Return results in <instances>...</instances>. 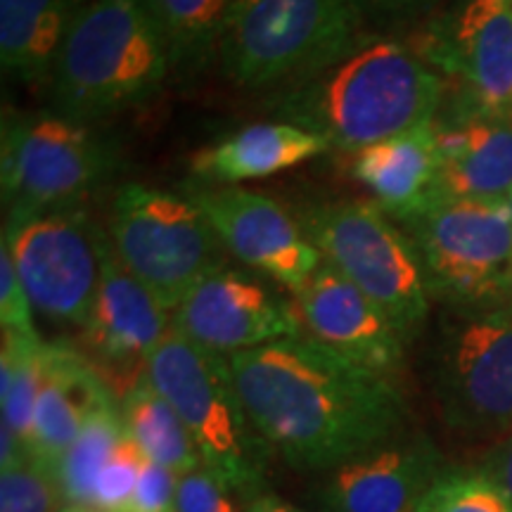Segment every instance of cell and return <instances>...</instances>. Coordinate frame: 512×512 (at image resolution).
I'll return each mask as SVG.
<instances>
[{
    "label": "cell",
    "instance_id": "6da1fadb",
    "mask_svg": "<svg viewBox=\"0 0 512 512\" xmlns=\"http://www.w3.org/2000/svg\"><path fill=\"white\" fill-rule=\"evenodd\" d=\"M228 363L256 432L294 470L330 472L406 434L411 413L396 377L311 337L240 351Z\"/></svg>",
    "mask_w": 512,
    "mask_h": 512
},
{
    "label": "cell",
    "instance_id": "8fae6325",
    "mask_svg": "<svg viewBox=\"0 0 512 512\" xmlns=\"http://www.w3.org/2000/svg\"><path fill=\"white\" fill-rule=\"evenodd\" d=\"M3 240L36 313L83 328L100 285L110 235L83 207L5 219Z\"/></svg>",
    "mask_w": 512,
    "mask_h": 512
},
{
    "label": "cell",
    "instance_id": "f35d334b",
    "mask_svg": "<svg viewBox=\"0 0 512 512\" xmlns=\"http://www.w3.org/2000/svg\"><path fill=\"white\" fill-rule=\"evenodd\" d=\"M503 3H510L512 5V0H503Z\"/></svg>",
    "mask_w": 512,
    "mask_h": 512
},
{
    "label": "cell",
    "instance_id": "d4e9b609",
    "mask_svg": "<svg viewBox=\"0 0 512 512\" xmlns=\"http://www.w3.org/2000/svg\"><path fill=\"white\" fill-rule=\"evenodd\" d=\"M124 439L126 430L119 399L110 394L93 408L81 434L57 465L55 475L67 508L69 505L95 508V484H98L100 472L105 470Z\"/></svg>",
    "mask_w": 512,
    "mask_h": 512
},
{
    "label": "cell",
    "instance_id": "484cf974",
    "mask_svg": "<svg viewBox=\"0 0 512 512\" xmlns=\"http://www.w3.org/2000/svg\"><path fill=\"white\" fill-rule=\"evenodd\" d=\"M41 337H24L15 332H3V351H0V406L3 422L0 427L10 430L22 441L29 453L31 425L41 387Z\"/></svg>",
    "mask_w": 512,
    "mask_h": 512
},
{
    "label": "cell",
    "instance_id": "d6986e66",
    "mask_svg": "<svg viewBox=\"0 0 512 512\" xmlns=\"http://www.w3.org/2000/svg\"><path fill=\"white\" fill-rule=\"evenodd\" d=\"M110 394L114 392L79 347L67 342L43 344L41 387L31 425L29 458L55 475L57 465L81 434L88 415Z\"/></svg>",
    "mask_w": 512,
    "mask_h": 512
},
{
    "label": "cell",
    "instance_id": "d590c367",
    "mask_svg": "<svg viewBox=\"0 0 512 512\" xmlns=\"http://www.w3.org/2000/svg\"><path fill=\"white\" fill-rule=\"evenodd\" d=\"M505 302L512 304V259L508 266V275H505Z\"/></svg>",
    "mask_w": 512,
    "mask_h": 512
},
{
    "label": "cell",
    "instance_id": "ffe728a7",
    "mask_svg": "<svg viewBox=\"0 0 512 512\" xmlns=\"http://www.w3.org/2000/svg\"><path fill=\"white\" fill-rule=\"evenodd\" d=\"M351 174L370 190L377 207L399 223L422 214L441 202L432 124L356 152Z\"/></svg>",
    "mask_w": 512,
    "mask_h": 512
},
{
    "label": "cell",
    "instance_id": "5b68a950",
    "mask_svg": "<svg viewBox=\"0 0 512 512\" xmlns=\"http://www.w3.org/2000/svg\"><path fill=\"white\" fill-rule=\"evenodd\" d=\"M145 375L188 427L209 472L245 501L264 491L271 448L242 406L228 356L200 347L171 325Z\"/></svg>",
    "mask_w": 512,
    "mask_h": 512
},
{
    "label": "cell",
    "instance_id": "5bb4252c",
    "mask_svg": "<svg viewBox=\"0 0 512 512\" xmlns=\"http://www.w3.org/2000/svg\"><path fill=\"white\" fill-rule=\"evenodd\" d=\"M169 330L171 311L121 264L112 240L107 242L100 285L91 316L81 328L79 351L117 399L145 375L152 351Z\"/></svg>",
    "mask_w": 512,
    "mask_h": 512
},
{
    "label": "cell",
    "instance_id": "cb8c5ba5",
    "mask_svg": "<svg viewBox=\"0 0 512 512\" xmlns=\"http://www.w3.org/2000/svg\"><path fill=\"white\" fill-rule=\"evenodd\" d=\"M233 0H147L171 48L178 79H197L219 62V43Z\"/></svg>",
    "mask_w": 512,
    "mask_h": 512
},
{
    "label": "cell",
    "instance_id": "44dd1931",
    "mask_svg": "<svg viewBox=\"0 0 512 512\" xmlns=\"http://www.w3.org/2000/svg\"><path fill=\"white\" fill-rule=\"evenodd\" d=\"M328 150L330 145L306 128L287 121H268L197 150L190 159V171L204 185H235L294 169Z\"/></svg>",
    "mask_w": 512,
    "mask_h": 512
},
{
    "label": "cell",
    "instance_id": "74e56055",
    "mask_svg": "<svg viewBox=\"0 0 512 512\" xmlns=\"http://www.w3.org/2000/svg\"><path fill=\"white\" fill-rule=\"evenodd\" d=\"M505 207H508L510 216H512V192H510V197H508V200H505Z\"/></svg>",
    "mask_w": 512,
    "mask_h": 512
},
{
    "label": "cell",
    "instance_id": "9c48e42d",
    "mask_svg": "<svg viewBox=\"0 0 512 512\" xmlns=\"http://www.w3.org/2000/svg\"><path fill=\"white\" fill-rule=\"evenodd\" d=\"M110 240L121 264L169 311L228 254L190 197L140 183L114 192Z\"/></svg>",
    "mask_w": 512,
    "mask_h": 512
},
{
    "label": "cell",
    "instance_id": "8d00e7d4",
    "mask_svg": "<svg viewBox=\"0 0 512 512\" xmlns=\"http://www.w3.org/2000/svg\"><path fill=\"white\" fill-rule=\"evenodd\" d=\"M62 512H105V510H98V508H88V505H69V508H64Z\"/></svg>",
    "mask_w": 512,
    "mask_h": 512
},
{
    "label": "cell",
    "instance_id": "ac0fdd59",
    "mask_svg": "<svg viewBox=\"0 0 512 512\" xmlns=\"http://www.w3.org/2000/svg\"><path fill=\"white\" fill-rule=\"evenodd\" d=\"M441 200L503 204L512 192V114L441 105L432 121Z\"/></svg>",
    "mask_w": 512,
    "mask_h": 512
},
{
    "label": "cell",
    "instance_id": "d6a6232c",
    "mask_svg": "<svg viewBox=\"0 0 512 512\" xmlns=\"http://www.w3.org/2000/svg\"><path fill=\"white\" fill-rule=\"evenodd\" d=\"M482 472L491 479V482L501 486L505 496L512 501V434L510 437H505L501 444L491 451V456L484 463Z\"/></svg>",
    "mask_w": 512,
    "mask_h": 512
},
{
    "label": "cell",
    "instance_id": "83f0119b",
    "mask_svg": "<svg viewBox=\"0 0 512 512\" xmlns=\"http://www.w3.org/2000/svg\"><path fill=\"white\" fill-rule=\"evenodd\" d=\"M64 496L53 472L34 458L0 472V512H62Z\"/></svg>",
    "mask_w": 512,
    "mask_h": 512
},
{
    "label": "cell",
    "instance_id": "f1b7e54d",
    "mask_svg": "<svg viewBox=\"0 0 512 512\" xmlns=\"http://www.w3.org/2000/svg\"><path fill=\"white\" fill-rule=\"evenodd\" d=\"M145 460L143 451L126 434L110 463L100 472L98 484H95V508L105 512H124L131 503L133 491H136Z\"/></svg>",
    "mask_w": 512,
    "mask_h": 512
},
{
    "label": "cell",
    "instance_id": "9a60e30c",
    "mask_svg": "<svg viewBox=\"0 0 512 512\" xmlns=\"http://www.w3.org/2000/svg\"><path fill=\"white\" fill-rule=\"evenodd\" d=\"M188 197L240 264L297 294L323 264L302 223L264 192L223 185L190 188Z\"/></svg>",
    "mask_w": 512,
    "mask_h": 512
},
{
    "label": "cell",
    "instance_id": "1f68e13d",
    "mask_svg": "<svg viewBox=\"0 0 512 512\" xmlns=\"http://www.w3.org/2000/svg\"><path fill=\"white\" fill-rule=\"evenodd\" d=\"M178 475L169 467L145 460L138 486L124 512H176Z\"/></svg>",
    "mask_w": 512,
    "mask_h": 512
},
{
    "label": "cell",
    "instance_id": "e0dca14e",
    "mask_svg": "<svg viewBox=\"0 0 512 512\" xmlns=\"http://www.w3.org/2000/svg\"><path fill=\"white\" fill-rule=\"evenodd\" d=\"M441 456L427 437H403L325 472V512H415L441 477Z\"/></svg>",
    "mask_w": 512,
    "mask_h": 512
},
{
    "label": "cell",
    "instance_id": "7a4b0ae2",
    "mask_svg": "<svg viewBox=\"0 0 512 512\" xmlns=\"http://www.w3.org/2000/svg\"><path fill=\"white\" fill-rule=\"evenodd\" d=\"M444 98V76L413 48L389 38H363L342 60L285 86L268 102V112L356 155L432 124Z\"/></svg>",
    "mask_w": 512,
    "mask_h": 512
},
{
    "label": "cell",
    "instance_id": "f546056e",
    "mask_svg": "<svg viewBox=\"0 0 512 512\" xmlns=\"http://www.w3.org/2000/svg\"><path fill=\"white\" fill-rule=\"evenodd\" d=\"M176 512H247L238 505V494L214 472L200 465L178 477Z\"/></svg>",
    "mask_w": 512,
    "mask_h": 512
},
{
    "label": "cell",
    "instance_id": "4dcf8cb0",
    "mask_svg": "<svg viewBox=\"0 0 512 512\" xmlns=\"http://www.w3.org/2000/svg\"><path fill=\"white\" fill-rule=\"evenodd\" d=\"M0 325L3 332L24 337H41L34 323V306L29 302L19 271L12 259L8 242H0Z\"/></svg>",
    "mask_w": 512,
    "mask_h": 512
},
{
    "label": "cell",
    "instance_id": "e575fe53",
    "mask_svg": "<svg viewBox=\"0 0 512 512\" xmlns=\"http://www.w3.org/2000/svg\"><path fill=\"white\" fill-rule=\"evenodd\" d=\"M418 3V0H361V5L366 8H387V10H396V8H406V5Z\"/></svg>",
    "mask_w": 512,
    "mask_h": 512
},
{
    "label": "cell",
    "instance_id": "8992f818",
    "mask_svg": "<svg viewBox=\"0 0 512 512\" xmlns=\"http://www.w3.org/2000/svg\"><path fill=\"white\" fill-rule=\"evenodd\" d=\"M439 418L460 437L512 430V304L448 306L430 349Z\"/></svg>",
    "mask_w": 512,
    "mask_h": 512
},
{
    "label": "cell",
    "instance_id": "836d02e7",
    "mask_svg": "<svg viewBox=\"0 0 512 512\" xmlns=\"http://www.w3.org/2000/svg\"><path fill=\"white\" fill-rule=\"evenodd\" d=\"M245 510L247 512H304L294 503L285 501L283 496L271 494V491H266V489L259 491V494H254L252 498H247Z\"/></svg>",
    "mask_w": 512,
    "mask_h": 512
},
{
    "label": "cell",
    "instance_id": "30bf717a",
    "mask_svg": "<svg viewBox=\"0 0 512 512\" xmlns=\"http://www.w3.org/2000/svg\"><path fill=\"white\" fill-rule=\"evenodd\" d=\"M401 228L418 252L432 297L448 306L505 302L512 259V216L505 202L441 200Z\"/></svg>",
    "mask_w": 512,
    "mask_h": 512
},
{
    "label": "cell",
    "instance_id": "52a82bcc",
    "mask_svg": "<svg viewBox=\"0 0 512 512\" xmlns=\"http://www.w3.org/2000/svg\"><path fill=\"white\" fill-rule=\"evenodd\" d=\"M389 219L366 200L311 204L299 214L323 261L368 294L411 344L430 316L432 294L411 238Z\"/></svg>",
    "mask_w": 512,
    "mask_h": 512
},
{
    "label": "cell",
    "instance_id": "7c38bea8",
    "mask_svg": "<svg viewBox=\"0 0 512 512\" xmlns=\"http://www.w3.org/2000/svg\"><path fill=\"white\" fill-rule=\"evenodd\" d=\"M415 55L456 88L451 105L512 114V5L465 0L434 19L415 41Z\"/></svg>",
    "mask_w": 512,
    "mask_h": 512
},
{
    "label": "cell",
    "instance_id": "4fadbf2b",
    "mask_svg": "<svg viewBox=\"0 0 512 512\" xmlns=\"http://www.w3.org/2000/svg\"><path fill=\"white\" fill-rule=\"evenodd\" d=\"M171 325L200 347L233 356L304 337L297 306L256 275L223 264L185 294Z\"/></svg>",
    "mask_w": 512,
    "mask_h": 512
},
{
    "label": "cell",
    "instance_id": "2e32d148",
    "mask_svg": "<svg viewBox=\"0 0 512 512\" xmlns=\"http://www.w3.org/2000/svg\"><path fill=\"white\" fill-rule=\"evenodd\" d=\"M304 337L377 373L396 377L406 358V337L392 318L335 266L323 261L294 294Z\"/></svg>",
    "mask_w": 512,
    "mask_h": 512
},
{
    "label": "cell",
    "instance_id": "7402d4cb",
    "mask_svg": "<svg viewBox=\"0 0 512 512\" xmlns=\"http://www.w3.org/2000/svg\"><path fill=\"white\" fill-rule=\"evenodd\" d=\"M86 0H0V62L27 83L53 74L57 53Z\"/></svg>",
    "mask_w": 512,
    "mask_h": 512
},
{
    "label": "cell",
    "instance_id": "4316f807",
    "mask_svg": "<svg viewBox=\"0 0 512 512\" xmlns=\"http://www.w3.org/2000/svg\"><path fill=\"white\" fill-rule=\"evenodd\" d=\"M415 512H512V501L484 472L444 470Z\"/></svg>",
    "mask_w": 512,
    "mask_h": 512
},
{
    "label": "cell",
    "instance_id": "ba28073f",
    "mask_svg": "<svg viewBox=\"0 0 512 512\" xmlns=\"http://www.w3.org/2000/svg\"><path fill=\"white\" fill-rule=\"evenodd\" d=\"M5 219L81 207L117 171V150L86 121L60 112L3 119Z\"/></svg>",
    "mask_w": 512,
    "mask_h": 512
},
{
    "label": "cell",
    "instance_id": "603a6c76",
    "mask_svg": "<svg viewBox=\"0 0 512 512\" xmlns=\"http://www.w3.org/2000/svg\"><path fill=\"white\" fill-rule=\"evenodd\" d=\"M124 430L143 456L176 472L178 477L202 465L188 427L147 375L119 399Z\"/></svg>",
    "mask_w": 512,
    "mask_h": 512
},
{
    "label": "cell",
    "instance_id": "3957f363",
    "mask_svg": "<svg viewBox=\"0 0 512 512\" xmlns=\"http://www.w3.org/2000/svg\"><path fill=\"white\" fill-rule=\"evenodd\" d=\"M171 74V48L147 0H86L48 79L53 110L93 124L152 100Z\"/></svg>",
    "mask_w": 512,
    "mask_h": 512
},
{
    "label": "cell",
    "instance_id": "277c9868",
    "mask_svg": "<svg viewBox=\"0 0 512 512\" xmlns=\"http://www.w3.org/2000/svg\"><path fill=\"white\" fill-rule=\"evenodd\" d=\"M361 0H233L219 43L223 74L247 91L285 88L349 55Z\"/></svg>",
    "mask_w": 512,
    "mask_h": 512
}]
</instances>
